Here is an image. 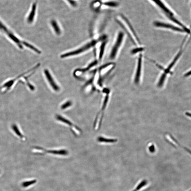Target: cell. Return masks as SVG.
<instances>
[{
    "label": "cell",
    "instance_id": "e0dca14e",
    "mask_svg": "<svg viewBox=\"0 0 191 191\" xmlns=\"http://www.w3.org/2000/svg\"><path fill=\"white\" fill-rule=\"evenodd\" d=\"M190 76H191V70L184 74V77H189Z\"/></svg>",
    "mask_w": 191,
    "mask_h": 191
},
{
    "label": "cell",
    "instance_id": "d6986e66",
    "mask_svg": "<svg viewBox=\"0 0 191 191\" xmlns=\"http://www.w3.org/2000/svg\"></svg>",
    "mask_w": 191,
    "mask_h": 191
},
{
    "label": "cell",
    "instance_id": "ac0fdd59",
    "mask_svg": "<svg viewBox=\"0 0 191 191\" xmlns=\"http://www.w3.org/2000/svg\"><path fill=\"white\" fill-rule=\"evenodd\" d=\"M191 191V190H190V191Z\"/></svg>",
    "mask_w": 191,
    "mask_h": 191
},
{
    "label": "cell",
    "instance_id": "52a82bcc",
    "mask_svg": "<svg viewBox=\"0 0 191 191\" xmlns=\"http://www.w3.org/2000/svg\"><path fill=\"white\" fill-rule=\"evenodd\" d=\"M56 118L57 120L66 124L67 125L71 127V129H72V131L74 134H79L80 131L79 128L74 125L69 120L67 119L66 118H65V117H63V116H60V115H56Z\"/></svg>",
    "mask_w": 191,
    "mask_h": 191
},
{
    "label": "cell",
    "instance_id": "5b68a950",
    "mask_svg": "<svg viewBox=\"0 0 191 191\" xmlns=\"http://www.w3.org/2000/svg\"><path fill=\"white\" fill-rule=\"evenodd\" d=\"M96 42V41H92L90 42V43L84 45V46L78 48L77 50L62 54L61 56V57L62 58H65V57L71 56H74L81 54V53L84 52V51H87L90 49L92 46H94Z\"/></svg>",
    "mask_w": 191,
    "mask_h": 191
},
{
    "label": "cell",
    "instance_id": "9c48e42d",
    "mask_svg": "<svg viewBox=\"0 0 191 191\" xmlns=\"http://www.w3.org/2000/svg\"><path fill=\"white\" fill-rule=\"evenodd\" d=\"M45 77H46V79L48 80V83H49L50 85L51 86L52 89L55 91H59L60 90V88L59 86L54 81L52 75L50 73L49 71L47 69H45L44 71Z\"/></svg>",
    "mask_w": 191,
    "mask_h": 191
},
{
    "label": "cell",
    "instance_id": "3957f363",
    "mask_svg": "<svg viewBox=\"0 0 191 191\" xmlns=\"http://www.w3.org/2000/svg\"><path fill=\"white\" fill-rule=\"evenodd\" d=\"M183 52V50H182V48H181V49L180 50V51L177 53L175 58L168 65L166 69H163V73L161 75L160 79H159L158 82L157 83V85L158 87H161L163 86L168 74L170 73L171 69H172L173 67L175 66V64L177 63V62L178 61L180 57L181 56Z\"/></svg>",
    "mask_w": 191,
    "mask_h": 191
},
{
    "label": "cell",
    "instance_id": "30bf717a",
    "mask_svg": "<svg viewBox=\"0 0 191 191\" xmlns=\"http://www.w3.org/2000/svg\"><path fill=\"white\" fill-rule=\"evenodd\" d=\"M39 150L41 151L40 153H41L42 154L48 153L59 155H66L68 154L67 151L64 149L46 150L42 149H40Z\"/></svg>",
    "mask_w": 191,
    "mask_h": 191
},
{
    "label": "cell",
    "instance_id": "9a60e30c",
    "mask_svg": "<svg viewBox=\"0 0 191 191\" xmlns=\"http://www.w3.org/2000/svg\"><path fill=\"white\" fill-rule=\"evenodd\" d=\"M72 103L71 101H68L64 103L61 106L62 110H64L72 106Z\"/></svg>",
    "mask_w": 191,
    "mask_h": 191
},
{
    "label": "cell",
    "instance_id": "8992f818",
    "mask_svg": "<svg viewBox=\"0 0 191 191\" xmlns=\"http://www.w3.org/2000/svg\"><path fill=\"white\" fill-rule=\"evenodd\" d=\"M154 25L155 26L158 27V28L167 29L172 30V31L180 32H185L184 30L180 27L175 26L169 24L160 22V21H155L154 22Z\"/></svg>",
    "mask_w": 191,
    "mask_h": 191
},
{
    "label": "cell",
    "instance_id": "6da1fadb",
    "mask_svg": "<svg viewBox=\"0 0 191 191\" xmlns=\"http://www.w3.org/2000/svg\"><path fill=\"white\" fill-rule=\"evenodd\" d=\"M151 1L163 12L165 15L170 20L177 24L179 26L181 27L182 28H185V26L176 19L174 16V13L168 8L162 0H151Z\"/></svg>",
    "mask_w": 191,
    "mask_h": 191
},
{
    "label": "cell",
    "instance_id": "ba28073f",
    "mask_svg": "<svg viewBox=\"0 0 191 191\" xmlns=\"http://www.w3.org/2000/svg\"><path fill=\"white\" fill-rule=\"evenodd\" d=\"M142 65V55L140 54L138 59L137 68L134 78V82L136 84H139L141 76Z\"/></svg>",
    "mask_w": 191,
    "mask_h": 191
},
{
    "label": "cell",
    "instance_id": "2e32d148",
    "mask_svg": "<svg viewBox=\"0 0 191 191\" xmlns=\"http://www.w3.org/2000/svg\"><path fill=\"white\" fill-rule=\"evenodd\" d=\"M144 48L142 47H138L133 49L131 51V53L132 54H136L138 52H142L144 50Z\"/></svg>",
    "mask_w": 191,
    "mask_h": 191
},
{
    "label": "cell",
    "instance_id": "7c38bea8",
    "mask_svg": "<svg viewBox=\"0 0 191 191\" xmlns=\"http://www.w3.org/2000/svg\"><path fill=\"white\" fill-rule=\"evenodd\" d=\"M50 24L56 34L58 35H60L61 34V29L56 21L55 20H52L50 21Z\"/></svg>",
    "mask_w": 191,
    "mask_h": 191
},
{
    "label": "cell",
    "instance_id": "5bb4252c",
    "mask_svg": "<svg viewBox=\"0 0 191 191\" xmlns=\"http://www.w3.org/2000/svg\"><path fill=\"white\" fill-rule=\"evenodd\" d=\"M106 42H103L100 48V53L99 54L100 59H101L104 54V49H105V46L106 45Z\"/></svg>",
    "mask_w": 191,
    "mask_h": 191
},
{
    "label": "cell",
    "instance_id": "8fae6325",
    "mask_svg": "<svg viewBox=\"0 0 191 191\" xmlns=\"http://www.w3.org/2000/svg\"><path fill=\"white\" fill-rule=\"evenodd\" d=\"M37 9V4L36 3L33 4L32 6V8L31 12L28 18H27V22L31 24L33 22L36 16V11Z\"/></svg>",
    "mask_w": 191,
    "mask_h": 191
},
{
    "label": "cell",
    "instance_id": "277c9868",
    "mask_svg": "<svg viewBox=\"0 0 191 191\" xmlns=\"http://www.w3.org/2000/svg\"><path fill=\"white\" fill-rule=\"evenodd\" d=\"M124 34L123 32H120L117 36L116 41L110 51V57L112 60H114L117 55L120 48L123 42Z\"/></svg>",
    "mask_w": 191,
    "mask_h": 191
},
{
    "label": "cell",
    "instance_id": "7a4b0ae2",
    "mask_svg": "<svg viewBox=\"0 0 191 191\" xmlns=\"http://www.w3.org/2000/svg\"><path fill=\"white\" fill-rule=\"evenodd\" d=\"M0 31L3 34L7 37H8L10 40L15 44L16 46L20 49H22L24 46H26L27 42L23 41L18 38L14 33L9 30L7 27L5 26L0 21Z\"/></svg>",
    "mask_w": 191,
    "mask_h": 191
},
{
    "label": "cell",
    "instance_id": "4fadbf2b",
    "mask_svg": "<svg viewBox=\"0 0 191 191\" xmlns=\"http://www.w3.org/2000/svg\"><path fill=\"white\" fill-rule=\"evenodd\" d=\"M64 1L73 8H76L78 6V4L75 0H64Z\"/></svg>",
    "mask_w": 191,
    "mask_h": 191
}]
</instances>
